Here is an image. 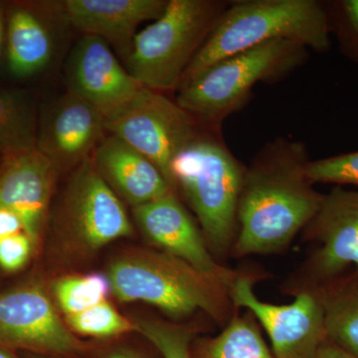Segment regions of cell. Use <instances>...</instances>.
<instances>
[{"instance_id":"11","label":"cell","mask_w":358,"mask_h":358,"mask_svg":"<svg viewBox=\"0 0 358 358\" xmlns=\"http://www.w3.org/2000/svg\"><path fill=\"white\" fill-rule=\"evenodd\" d=\"M0 345L56 355L80 348L79 341L38 285L0 294Z\"/></svg>"},{"instance_id":"30","label":"cell","mask_w":358,"mask_h":358,"mask_svg":"<svg viewBox=\"0 0 358 358\" xmlns=\"http://www.w3.org/2000/svg\"><path fill=\"white\" fill-rule=\"evenodd\" d=\"M6 27L4 23L3 13L0 6V62H1L2 53H3L4 44H6Z\"/></svg>"},{"instance_id":"7","label":"cell","mask_w":358,"mask_h":358,"mask_svg":"<svg viewBox=\"0 0 358 358\" xmlns=\"http://www.w3.org/2000/svg\"><path fill=\"white\" fill-rule=\"evenodd\" d=\"M105 128L152 160L171 186V162L199 134L196 120L176 101L143 86L105 117Z\"/></svg>"},{"instance_id":"13","label":"cell","mask_w":358,"mask_h":358,"mask_svg":"<svg viewBox=\"0 0 358 358\" xmlns=\"http://www.w3.org/2000/svg\"><path fill=\"white\" fill-rule=\"evenodd\" d=\"M69 93L109 117L129 102L143 85L122 67L109 43L85 35L75 45L66 66Z\"/></svg>"},{"instance_id":"10","label":"cell","mask_w":358,"mask_h":358,"mask_svg":"<svg viewBox=\"0 0 358 358\" xmlns=\"http://www.w3.org/2000/svg\"><path fill=\"white\" fill-rule=\"evenodd\" d=\"M303 235L315 245L306 263L303 287L327 284L350 267L358 272V188L334 185Z\"/></svg>"},{"instance_id":"31","label":"cell","mask_w":358,"mask_h":358,"mask_svg":"<svg viewBox=\"0 0 358 358\" xmlns=\"http://www.w3.org/2000/svg\"><path fill=\"white\" fill-rule=\"evenodd\" d=\"M108 358H143L140 357V355H136L133 352H129V350H117V352H114L110 353Z\"/></svg>"},{"instance_id":"18","label":"cell","mask_w":358,"mask_h":358,"mask_svg":"<svg viewBox=\"0 0 358 358\" xmlns=\"http://www.w3.org/2000/svg\"><path fill=\"white\" fill-rule=\"evenodd\" d=\"M6 58L14 77L32 76L44 70L54 53V41L47 23L24 6L11 9L6 21Z\"/></svg>"},{"instance_id":"12","label":"cell","mask_w":358,"mask_h":358,"mask_svg":"<svg viewBox=\"0 0 358 358\" xmlns=\"http://www.w3.org/2000/svg\"><path fill=\"white\" fill-rule=\"evenodd\" d=\"M133 212L138 227L160 251L229 287L237 277L234 271L224 267L212 255L201 230L176 193L133 207Z\"/></svg>"},{"instance_id":"4","label":"cell","mask_w":358,"mask_h":358,"mask_svg":"<svg viewBox=\"0 0 358 358\" xmlns=\"http://www.w3.org/2000/svg\"><path fill=\"white\" fill-rule=\"evenodd\" d=\"M245 169L215 134L199 133L171 162L173 188L185 194L218 262L231 256L236 239Z\"/></svg>"},{"instance_id":"29","label":"cell","mask_w":358,"mask_h":358,"mask_svg":"<svg viewBox=\"0 0 358 358\" xmlns=\"http://www.w3.org/2000/svg\"><path fill=\"white\" fill-rule=\"evenodd\" d=\"M317 358H357L350 353L341 350L338 345H334L331 341H327L320 348Z\"/></svg>"},{"instance_id":"24","label":"cell","mask_w":358,"mask_h":358,"mask_svg":"<svg viewBox=\"0 0 358 358\" xmlns=\"http://www.w3.org/2000/svg\"><path fill=\"white\" fill-rule=\"evenodd\" d=\"M136 331L152 343L164 358H193L192 331L164 320L143 319L134 322Z\"/></svg>"},{"instance_id":"3","label":"cell","mask_w":358,"mask_h":358,"mask_svg":"<svg viewBox=\"0 0 358 358\" xmlns=\"http://www.w3.org/2000/svg\"><path fill=\"white\" fill-rule=\"evenodd\" d=\"M110 291L121 301H143L181 320L197 310L225 327L236 308L229 286L162 251L136 250L108 268Z\"/></svg>"},{"instance_id":"9","label":"cell","mask_w":358,"mask_h":358,"mask_svg":"<svg viewBox=\"0 0 358 358\" xmlns=\"http://www.w3.org/2000/svg\"><path fill=\"white\" fill-rule=\"evenodd\" d=\"M59 223L71 239L93 251L134 233L122 200L91 159L76 167L71 178L61 202Z\"/></svg>"},{"instance_id":"15","label":"cell","mask_w":358,"mask_h":358,"mask_svg":"<svg viewBox=\"0 0 358 358\" xmlns=\"http://www.w3.org/2000/svg\"><path fill=\"white\" fill-rule=\"evenodd\" d=\"M2 159L0 206L20 216L24 232L36 247L59 169L37 148Z\"/></svg>"},{"instance_id":"14","label":"cell","mask_w":358,"mask_h":358,"mask_svg":"<svg viewBox=\"0 0 358 358\" xmlns=\"http://www.w3.org/2000/svg\"><path fill=\"white\" fill-rule=\"evenodd\" d=\"M105 131L102 113L68 93L44 115L38 126L36 148L59 171L76 169L90 159Z\"/></svg>"},{"instance_id":"20","label":"cell","mask_w":358,"mask_h":358,"mask_svg":"<svg viewBox=\"0 0 358 358\" xmlns=\"http://www.w3.org/2000/svg\"><path fill=\"white\" fill-rule=\"evenodd\" d=\"M193 358L275 357L266 343L255 317L248 310L243 315L236 310L220 334L197 341Z\"/></svg>"},{"instance_id":"1","label":"cell","mask_w":358,"mask_h":358,"mask_svg":"<svg viewBox=\"0 0 358 358\" xmlns=\"http://www.w3.org/2000/svg\"><path fill=\"white\" fill-rule=\"evenodd\" d=\"M301 141L278 138L245 169L231 256L268 255L288 248L319 211L324 194L308 178Z\"/></svg>"},{"instance_id":"22","label":"cell","mask_w":358,"mask_h":358,"mask_svg":"<svg viewBox=\"0 0 358 358\" xmlns=\"http://www.w3.org/2000/svg\"><path fill=\"white\" fill-rule=\"evenodd\" d=\"M53 292L59 308L68 317L107 301L112 291L107 275L94 273L62 278L54 284Z\"/></svg>"},{"instance_id":"21","label":"cell","mask_w":358,"mask_h":358,"mask_svg":"<svg viewBox=\"0 0 358 358\" xmlns=\"http://www.w3.org/2000/svg\"><path fill=\"white\" fill-rule=\"evenodd\" d=\"M37 122L36 108L28 92L0 90V157L6 159L36 148Z\"/></svg>"},{"instance_id":"8","label":"cell","mask_w":358,"mask_h":358,"mask_svg":"<svg viewBox=\"0 0 358 358\" xmlns=\"http://www.w3.org/2000/svg\"><path fill=\"white\" fill-rule=\"evenodd\" d=\"M251 275H239L230 285L233 306L246 308L266 331L275 358H317L327 341L324 305L315 287L296 289L287 305L261 301Z\"/></svg>"},{"instance_id":"32","label":"cell","mask_w":358,"mask_h":358,"mask_svg":"<svg viewBox=\"0 0 358 358\" xmlns=\"http://www.w3.org/2000/svg\"><path fill=\"white\" fill-rule=\"evenodd\" d=\"M0 358H16L11 353L6 352L3 348H0Z\"/></svg>"},{"instance_id":"28","label":"cell","mask_w":358,"mask_h":358,"mask_svg":"<svg viewBox=\"0 0 358 358\" xmlns=\"http://www.w3.org/2000/svg\"><path fill=\"white\" fill-rule=\"evenodd\" d=\"M24 232V226L17 214L0 206V239Z\"/></svg>"},{"instance_id":"6","label":"cell","mask_w":358,"mask_h":358,"mask_svg":"<svg viewBox=\"0 0 358 358\" xmlns=\"http://www.w3.org/2000/svg\"><path fill=\"white\" fill-rule=\"evenodd\" d=\"M227 6L214 0H169L164 13L134 37L127 70L148 89L162 93L179 88Z\"/></svg>"},{"instance_id":"25","label":"cell","mask_w":358,"mask_h":358,"mask_svg":"<svg viewBox=\"0 0 358 358\" xmlns=\"http://www.w3.org/2000/svg\"><path fill=\"white\" fill-rule=\"evenodd\" d=\"M307 174L313 185L324 183L358 188V150L310 160Z\"/></svg>"},{"instance_id":"19","label":"cell","mask_w":358,"mask_h":358,"mask_svg":"<svg viewBox=\"0 0 358 358\" xmlns=\"http://www.w3.org/2000/svg\"><path fill=\"white\" fill-rule=\"evenodd\" d=\"M315 287L324 310L327 339L358 358V272Z\"/></svg>"},{"instance_id":"26","label":"cell","mask_w":358,"mask_h":358,"mask_svg":"<svg viewBox=\"0 0 358 358\" xmlns=\"http://www.w3.org/2000/svg\"><path fill=\"white\" fill-rule=\"evenodd\" d=\"M327 6L341 52L358 66V0H338Z\"/></svg>"},{"instance_id":"27","label":"cell","mask_w":358,"mask_h":358,"mask_svg":"<svg viewBox=\"0 0 358 358\" xmlns=\"http://www.w3.org/2000/svg\"><path fill=\"white\" fill-rule=\"evenodd\" d=\"M34 248L25 232L0 239V268L6 272H16L24 267Z\"/></svg>"},{"instance_id":"23","label":"cell","mask_w":358,"mask_h":358,"mask_svg":"<svg viewBox=\"0 0 358 358\" xmlns=\"http://www.w3.org/2000/svg\"><path fill=\"white\" fill-rule=\"evenodd\" d=\"M66 322L72 331L94 338H110L136 331L134 322L126 319L108 301L77 315H68Z\"/></svg>"},{"instance_id":"17","label":"cell","mask_w":358,"mask_h":358,"mask_svg":"<svg viewBox=\"0 0 358 358\" xmlns=\"http://www.w3.org/2000/svg\"><path fill=\"white\" fill-rule=\"evenodd\" d=\"M93 154L99 174L120 199L133 207L174 192L152 160L114 134L103 136Z\"/></svg>"},{"instance_id":"5","label":"cell","mask_w":358,"mask_h":358,"mask_svg":"<svg viewBox=\"0 0 358 358\" xmlns=\"http://www.w3.org/2000/svg\"><path fill=\"white\" fill-rule=\"evenodd\" d=\"M308 49L287 39L272 40L223 59L179 87L176 103L213 128L248 102L260 82H274L301 67Z\"/></svg>"},{"instance_id":"2","label":"cell","mask_w":358,"mask_h":358,"mask_svg":"<svg viewBox=\"0 0 358 358\" xmlns=\"http://www.w3.org/2000/svg\"><path fill=\"white\" fill-rule=\"evenodd\" d=\"M331 35L327 4L317 0L231 2L190 62L180 86L223 59L272 40H291L308 50L326 52Z\"/></svg>"},{"instance_id":"16","label":"cell","mask_w":358,"mask_h":358,"mask_svg":"<svg viewBox=\"0 0 358 358\" xmlns=\"http://www.w3.org/2000/svg\"><path fill=\"white\" fill-rule=\"evenodd\" d=\"M166 0H66L60 11L70 24L85 35L100 37L129 57L136 29L143 22L157 20Z\"/></svg>"}]
</instances>
